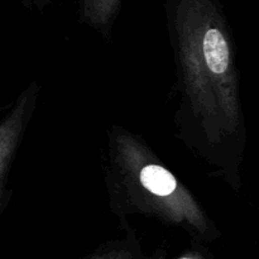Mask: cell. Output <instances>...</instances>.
Returning a JSON list of instances; mask_svg holds the SVG:
<instances>
[{"mask_svg":"<svg viewBox=\"0 0 259 259\" xmlns=\"http://www.w3.org/2000/svg\"><path fill=\"white\" fill-rule=\"evenodd\" d=\"M141 182L147 190L158 196H167L176 190V179L166 168L151 164L142 169Z\"/></svg>","mask_w":259,"mask_h":259,"instance_id":"2","label":"cell"},{"mask_svg":"<svg viewBox=\"0 0 259 259\" xmlns=\"http://www.w3.org/2000/svg\"><path fill=\"white\" fill-rule=\"evenodd\" d=\"M202 53L211 72L224 73L228 70L229 46L220 28L207 25L202 37Z\"/></svg>","mask_w":259,"mask_h":259,"instance_id":"1","label":"cell"},{"mask_svg":"<svg viewBox=\"0 0 259 259\" xmlns=\"http://www.w3.org/2000/svg\"><path fill=\"white\" fill-rule=\"evenodd\" d=\"M180 259H194V258H189V257H184V258H180Z\"/></svg>","mask_w":259,"mask_h":259,"instance_id":"4","label":"cell"},{"mask_svg":"<svg viewBox=\"0 0 259 259\" xmlns=\"http://www.w3.org/2000/svg\"><path fill=\"white\" fill-rule=\"evenodd\" d=\"M88 5H93L95 7L96 9L100 10V9H108L110 5L115 4L118 0H83Z\"/></svg>","mask_w":259,"mask_h":259,"instance_id":"3","label":"cell"}]
</instances>
